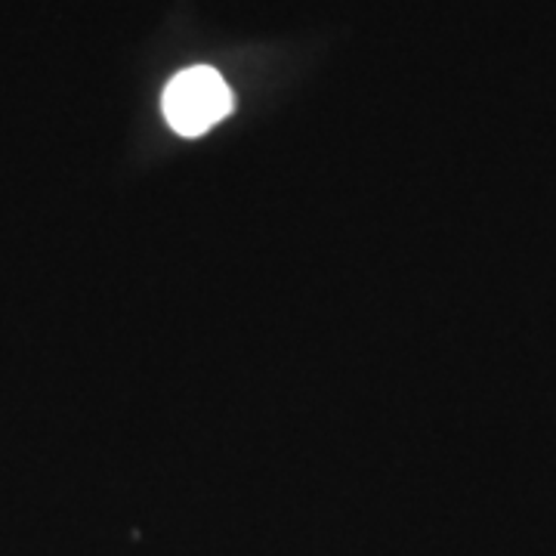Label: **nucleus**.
<instances>
[{
	"label": "nucleus",
	"mask_w": 556,
	"mask_h": 556,
	"mask_svg": "<svg viewBox=\"0 0 556 556\" xmlns=\"http://www.w3.org/2000/svg\"><path fill=\"white\" fill-rule=\"evenodd\" d=\"M232 112V93L214 68L179 72L164 90V118L179 137H201Z\"/></svg>",
	"instance_id": "1"
}]
</instances>
